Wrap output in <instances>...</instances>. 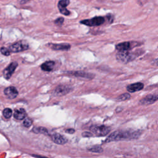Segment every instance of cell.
Returning <instances> with one entry per match:
<instances>
[{
  "label": "cell",
  "instance_id": "cell-1",
  "mask_svg": "<svg viewBox=\"0 0 158 158\" xmlns=\"http://www.w3.org/2000/svg\"><path fill=\"white\" fill-rule=\"evenodd\" d=\"M141 135L140 131H115L106 138L105 143L114 141L137 139Z\"/></svg>",
  "mask_w": 158,
  "mask_h": 158
},
{
  "label": "cell",
  "instance_id": "cell-2",
  "mask_svg": "<svg viewBox=\"0 0 158 158\" xmlns=\"http://www.w3.org/2000/svg\"><path fill=\"white\" fill-rule=\"evenodd\" d=\"M29 48V45L24 40L19 41L9 46V49L12 53H19L25 51Z\"/></svg>",
  "mask_w": 158,
  "mask_h": 158
},
{
  "label": "cell",
  "instance_id": "cell-3",
  "mask_svg": "<svg viewBox=\"0 0 158 158\" xmlns=\"http://www.w3.org/2000/svg\"><path fill=\"white\" fill-rule=\"evenodd\" d=\"M136 57V55L134 53H129L127 51H119L116 55V58L118 61L121 63H127L133 60Z\"/></svg>",
  "mask_w": 158,
  "mask_h": 158
},
{
  "label": "cell",
  "instance_id": "cell-4",
  "mask_svg": "<svg viewBox=\"0 0 158 158\" xmlns=\"http://www.w3.org/2000/svg\"><path fill=\"white\" fill-rule=\"evenodd\" d=\"M90 130L96 136L104 137L107 135L110 132L111 129L105 125H96L92 126Z\"/></svg>",
  "mask_w": 158,
  "mask_h": 158
},
{
  "label": "cell",
  "instance_id": "cell-5",
  "mask_svg": "<svg viewBox=\"0 0 158 158\" xmlns=\"http://www.w3.org/2000/svg\"><path fill=\"white\" fill-rule=\"evenodd\" d=\"M105 21V19L103 17H95L90 19H86L80 22L81 24L86 25L89 27L99 26L103 24Z\"/></svg>",
  "mask_w": 158,
  "mask_h": 158
},
{
  "label": "cell",
  "instance_id": "cell-6",
  "mask_svg": "<svg viewBox=\"0 0 158 158\" xmlns=\"http://www.w3.org/2000/svg\"><path fill=\"white\" fill-rule=\"evenodd\" d=\"M138 45L137 42L126 41L119 43L116 46V49L119 51H127L129 50L135 48Z\"/></svg>",
  "mask_w": 158,
  "mask_h": 158
},
{
  "label": "cell",
  "instance_id": "cell-7",
  "mask_svg": "<svg viewBox=\"0 0 158 158\" xmlns=\"http://www.w3.org/2000/svg\"><path fill=\"white\" fill-rule=\"evenodd\" d=\"M17 66H18V64L16 62H13L12 63H11L8 66L4 69L3 71L4 77L7 80L9 79L11 77L12 75L13 74L15 70H16V68L17 67Z\"/></svg>",
  "mask_w": 158,
  "mask_h": 158
},
{
  "label": "cell",
  "instance_id": "cell-8",
  "mask_svg": "<svg viewBox=\"0 0 158 158\" xmlns=\"http://www.w3.org/2000/svg\"><path fill=\"white\" fill-rule=\"evenodd\" d=\"M72 90V88L66 85H59L57 86L53 91V94L55 96H61L68 94Z\"/></svg>",
  "mask_w": 158,
  "mask_h": 158
},
{
  "label": "cell",
  "instance_id": "cell-9",
  "mask_svg": "<svg viewBox=\"0 0 158 158\" xmlns=\"http://www.w3.org/2000/svg\"><path fill=\"white\" fill-rule=\"evenodd\" d=\"M70 1L69 0H61L58 3V9L61 14L65 16H69L71 12L66 9V7L69 5Z\"/></svg>",
  "mask_w": 158,
  "mask_h": 158
},
{
  "label": "cell",
  "instance_id": "cell-10",
  "mask_svg": "<svg viewBox=\"0 0 158 158\" xmlns=\"http://www.w3.org/2000/svg\"><path fill=\"white\" fill-rule=\"evenodd\" d=\"M4 93L7 96V98L13 99L16 98L18 96V91L14 87H9L4 90Z\"/></svg>",
  "mask_w": 158,
  "mask_h": 158
},
{
  "label": "cell",
  "instance_id": "cell-11",
  "mask_svg": "<svg viewBox=\"0 0 158 158\" xmlns=\"http://www.w3.org/2000/svg\"><path fill=\"white\" fill-rule=\"evenodd\" d=\"M157 100H158V95H149L143 98L140 103L143 105H149L156 102Z\"/></svg>",
  "mask_w": 158,
  "mask_h": 158
},
{
  "label": "cell",
  "instance_id": "cell-12",
  "mask_svg": "<svg viewBox=\"0 0 158 158\" xmlns=\"http://www.w3.org/2000/svg\"><path fill=\"white\" fill-rule=\"evenodd\" d=\"M51 140L57 145H64L67 142V139L59 133H54L51 135Z\"/></svg>",
  "mask_w": 158,
  "mask_h": 158
},
{
  "label": "cell",
  "instance_id": "cell-13",
  "mask_svg": "<svg viewBox=\"0 0 158 158\" xmlns=\"http://www.w3.org/2000/svg\"><path fill=\"white\" fill-rule=\"evenodd\" d=\"M143 88H144L143 83L140 82H137V83L129 85L127 86V90L129 92H130V93H134V92L141 90Z\"/></svg>",
  "mask_w": 158,
  "mask_h": 158
},
{
  "label": "cell",
  "instance_id": "cell-14",
  "mask_svg": "<svg viewBox=\"0 0 158 158\" xmlns=\"http://www.w3.org/2000/svg\"><path fill=\"white\" fill-rule=\"evenodd\" d=\"M49 48L53 50H60V51H67L71 48L70 44L61 43V44H48Z\"/></svg>",
  "mask_w": 158,
  "mask_h": 158
},
{
  "label": "cell",
  "instance_id": "cell-15",
  "mask_svg": "<svg viewBox=\"0 0 158 158\" xmlns=\"http://www.w3.org/2000/svg\"><path fill=\"white\" fill-rule=\"evenodd\" d=\"M27 116L26 111L24 109L20 108L17 109L14 111V117L17 119V120L22 121L23 119H24Z\"/></svg>",
  "mask_w": 158,
  "mask_h": 158
},
{
  "label": "cell",
  "instance_id": "cell-16",
  "mask_svg": "<svg viewBox=\"0 0 158 158\" xmlns=\"http://www.w3.org/2000/svg\"><path fill=\"white\" fill-rule=\"evenodd\" d=\"M55 63L54 61H48L41 64V70L43 71L49 72L53 70L54 67H55Z\"/></svg>",
  "mask_w": 158,
  "mask_h": 158
},
{
  "label": "cell",
  "instance_id": "cell-17",
  "mask_svg": "<svg viewBox=\"0 0 158 158\" xmlns=\"http://www.w3.org/2000/svg\"><path fill=\"white\" fill-rule=\"evenodd\" d=\"M33 132H34L35 133H41L44 135H48V130L44 128V127H34L33 129Z\"/></svg>",
  "mask_w": 158,
  "mask_h": 158
},
{
  "label": "cell",
  "instance_id": "cell-18",
  "mask_svg": "<svg viewBox=\"0 0 158 158\" xmlns=\"http://www.w3.org/2000/svg\"><path fill=\"white\" fill-rule=\"evenodd\" d=\"M73 75L77 77H84V78H88V79L93 78V77H90L91 75V74H87V73H85V72H74V74Z\"/></svg>",
  "mask_w": 158,
  "mask_h": 158
},
{
  "label": "cell",
  "instance_id": "cell-19",
  "mask_svg": "<svg viewBox=\"0 0 158 158\" xmlns=\"http://www.w3.org/2000/svg\"><path fill=\"white\" fill-rule=\"evenodd\" d=\"M3 114L6 119H9L13 115V111L10 108H6L3 110Z\"/></svg>",
  "mask_w": 158,
  "mask_h": 158
},
{
  "label": "cell",
  "instance_id": "cell-20",
  "mask_svg": "<svg viewBox=\"0 0 158 158\" xmlns=\"http://www.w3.org/2000/svg\"><path fill=\"white\" fill-rule=\"evenodd\" d=\"M131 97V96L129 93H124L120 96H119L117 98V101H125V100H127L130 99Z\"/></svg>",
  "mask_w": 158,
  "mask_h": 158
},
{
  "label": "cell",
  "instance_id": "cell-21",
  "mask_svg": "<svg viewBox=\"0 0 158 158\" xmlns=\"http://www.w3.org/2000/svg\"><path fill=\"white\" fill-rule=\"evenodd\" d=\"M88 149L91 152L94 153H101L103 151V149L100 146L98 145H95L91 146L90 148H88Z\"/></svg>",
  "mask_w": 158,
  "mask_h": 158
},
{
  "label": "cell",
  "instance_id": "cell-22",
  "mask_svg": "<svg viewBox=\"0 0 158 158\" xmlns=\"http://www.w3.org/2000/svg\"><path fill=\"white\" fill-rule=\"evenodd\" d=\"M23 124H24L25 127H27L28 128V127H30L32 125V121L29 118H26L25 119L24 122H23Z\"/></svg>",
  "mask_w": 158,
  "mask_h": 158
},
{
  "label": "cell",
  "instance_id": "cell-23",
  "mask_svg": "<svg viewBox=\"0 0 158 158\" xmlns=\"http://www.w3.org/2000/svg\"><path fill=\"white\" fill-rule=\"evenodd\" d=\"M10 51L9 48L7 49L6 48H5V47H2L1 48V53L2 55H5V56H8L10 55Z\"/></svg>",
  "mask_w": 158,
  "mask_h": 158
},
{
  "label": "cell",
  "instance_id": "cell-24",
  "mask_svg": "<svg viewBox=\"0 0 158 158\" xmlns=\"http://www.w3.org/2000/svg\"><path fill=\"white\" fill-rule=\"evenodd\" d=\"M64 21V19L63 17H59L56 19V20L55 21V23L56 25H61L63 24Z\"/></svg>",
  "mask_w": 158,
  "mask_h": 158
},
{
  "label": "cell",
  "instance_id": "cell-25",
  "mask_svg": "<svg viewBox=\"0 0 158 158\" xmlns=\"http://www.w3.org/2000/svg\"><path fill=\"white\" fill-rule=\"evenodd\" d=\"M82 136L84 137H92L93 136V134L90 133V132H83L82 133Z\"/></svg>",
  "mask_w": 158,
  "mask_h": 158
},
{
  "label": "cell",
  "instance_id": "cell-26",
  "mask_svg": "<svg viewBox=\"0 0 158 158\" xmlns=\"http://www.w3.org/2000/svg\"><path fill=\"white\" fill-rule=\"evenodd\" d=\"M65 132L67 133H70V134H73L75 132V130L73 129H68L67 130H65Z\"/></svg>",
  "mask_w": 158,
  "mask_h": 158
},
{
  "label": "cell",
  "instance_id": "cell-27",
  "mask_svg": "<svg viewBox=\"0 0 158 158\" xmlns=\"http://www.w3.org/2000/svg\"><path fill=\"white\" fill-rule=\"evenodd\" d=\"M30 1V0H19V3H20L21 4H22H22L27 3Z\"/></svg>",
  "mask_w": 158,
  "mask_h": 158
},
{
  "label": "cell",
  "instance_id": "cell-28",
  "mask_svg": "<svg viewBox=\"0 0 158 158\" xmlns=\"http://www.w3.org/2000/svg\"><path fill=\"white\" fill-rule=\"evenodd\" d=\"M153 64L156 65V66H158V58L153 61Z\"/></svg>",
  "mask_w": 158,
  "mask_h": 158
}]
</instances>
